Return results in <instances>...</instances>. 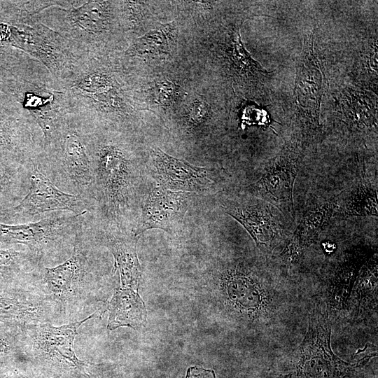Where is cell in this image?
<instances>
[{
	"mask_svg": "<svg viewBox=\"0 0 378 378\" xmlns=\"http://www.w3.org/2000/svg\"><path fill=\"white\" fill-rule=\"evenodd\" d=\"M328 311L315 305L309 315L307 332L295 352L296 378H345L353 365L336 356L330 346Z\"/></svg>",
	"mask_w": 378,
	"mask_h": 378,
	"instance_id": "cell-7",
	"label": "cell"
},
{
	"mask_svg": "<svg viewBox=\"0 0 378 378\" xmlns=\"http://www.w3.org/2000/svg\"><path fill=\"white\" fill-rule=\"evenodd\" d=\"M247 202H230L223 211L239 222L265 255H270L281 242L286 232L282 215L271 204L255 198Z\"/></svg>",
	"mask_w": 378,
	"mask_h": 378,
	"instance_id": "cell-13",
	"label": "cell"
},
{
	"mask_svg": "<svg viewBox=\"0 0 378 378\" xmlns=\"http://www.w3.org/2000/svg\"><path fill=\"white\" fill-rule=\"evenodd\" d=\"M192 194L171 191L159 186L153 188L144 203L133 233L134 237L139 239L144 232L151 229L162 230L171 234L180 233Z\"/></svg>",
	"mask_w": 378,
	"mask_h": 378,
	"instance_id": "cell-14",
	"label": "cell"
},
{
	"mask_svg": "<svg viewBox=\"0 0 378 378\" xmlns=\"http://www.w3.org/2000/svg\"><path fill=\"white\" fill-rule=\"evenodd\" d=\"M377 190L362 183L351 192L337 211L346 216H377Z\"/></svg>",
	"mask_w": 378,
	"mask_h": 378,
	"instance_id": "cell-24",
	"label": "cell"
},
{
	"mask_svg": "<svg viewBox=\"0 0 378 378\" xmlns=\"http://www.w3.org/2000/svg\"><path fill=\"white\" fill-rule=\"evenodd\" d=\"M222 285L231 305L252 320L274 318L280 306V293L272 282L257 271L241 265L227 267Z\"/></svg>",
	"mask_w": 378,
	"mask_h": 378,
	"instance_id": "cell-8",
	"label": "cell"
},
{
	"mask_svg": "<svg viewBox=\"0 0 378 378\" xmlns=\"http://www.w3.org/2000/svg\"><path fill=\"white\" fill-rule=\"evenodd\" d=\"M4 378H26L20 375H10Z\"/></svg>",
	"mask_w": 378,
	"mask_h": 378,
	"instance_id": "cell-34",
	"label": "cell"
},
{
	"mask_svg": "<svg viewBox=\"0 0 378 378\" xmlns=\"http://www.w3.org/2000/svg\"><path fill=\"white\" fill-rule=\"evenodd\" d=\"M314 34L304 36L298 62L294 88L298 112L312 130L320 127V107L325 89L321 64L314 52Z\"/></svg>",
	"mask_w": 378,
	"mask_h": 378,
	"instance_id": "cell-12",
	"label": "cell"
},
{
	"mask_svg": "<svg viewBox=\"0 0 378 378\" xmlns=\"http://www.w3.org/2000/svg\"><path fill=\"white\" fill-rule=\"evenodd\" d=\"M24 258V254L13 249H0V274L11 275L18 273Z\"/></svg>",
	"mask_w": 378,
	"mask_h": 378,
	"instance_id": "cell-29",
	"label": "cell"
},
{
	"mask_svg": "<svg viewBox=\"0 0 378 378\" xmlns=\"http://www.w3.org/2000/svg\"><path fill=\"white\" fill-rule=\"evenodd\" d=\"M349 102V109L345 110L346 118L349 120L352 125L358 128L370 127L374 125V112L370 110L369 104H365L367 102L362 99L363 96L353 95Z\"/></svg>",
	"mask_w": 378,
	"mask_h": 378,
	"instance_id": "cell-26",
	"label": "cell"
},
{
	"mask_svg": "<svg viewBox=\"0 0 378 378\" xmlns=\"http://www.w3.org/2000/svg\"><path fill=\"white\" fill-rule=\"evenodd\" d=\"M39 158L30 168L27 192L13 207V215L31 217L59 211L84 216L88 211L87 200L57 187L44 172Z\"/></svg>",
	"mask_w": 378,
	"mask_h": 378,
	"instance_id": "cell-11",
	"label": "cell"
},
{
	"mask_svg": "<svg viewBox=\"0 0 378 378\" xmlns=\"http://www.w3.org/2000/svg\"><path fill=\"white\" fill-rule=\"evenodd\" d=\"M15 69L11 90L18 104L41 130L44 148L73 115L66 89L43 64L26 53Z\"/></svg>",
	"mask_w": 378,
	"mask_h": 378,
	"instance_id": "cell-4",
	"label": "cell"
},
{
	"mask_svg": "<svg viewBox=\"0 0 378 378\" xmlns=\"http://www.w3.org/2000/svg\"><path fill=\"white\" fill-rule=\"evenodd\" d=\"M62 81L73 115L85 127L104 130L132 117L123 83L105 55H88Z\"/></svg>",
	"mask_w": 378,
	"mask_h": 378,
	"instance_id": "cell-1",
	"label": "cell"
},
{
	"mask_svg": "<svg viewBox=\"0 0 378 378\" xmlns=\"http://www.w3.org/2000/svg\"><path fill=\"white\" fill-rule=\"evenodd\" d=\"M360 260L361 258L351 255V257L346 258L336 269L333 276L332 286L335 290H342V300L348 298L351 291L349 288L354 284L356 274L359 272L360 267L363 265Z\"/></svg>",
	"mask_w": 378,
	"mask_h": 378,
	"instance_id": "cell-25",
	"label": "cell"
},
{
	"mask_svg": "<svg viewBox=\"0 0 378 378\" xmlns=\"http://www.w3.org/2000/svg\"><path fill=\"white\" fill-rule=\"evenodd\" d=\"M8 342L4 339L0 338V357L8 354L10 351Z\"/></svg>",
	"mask_w": 378,
	"mask_h": 378,
	"instance_id": "cell-33",
	"label": "cell"
},
{
	"mask_svg": "<svg viewBox=\"0 0 378 378\" xmlns=\"http://www.w3.org/2000/svg\"><path fill=\"white\" fill-rule=\"evenodd\" d=\"M82 215L69 211L54 213L38 221L10 225L0 223V243L27 246L31 254L42 257L81 230Z\"/></svg>",
	"mask_w": 378,
	"mask_h": 378,
	"instance_id": "cell-9",
	"label": "cell"
},
{
	"mask_svg": "<svg viewBox=\"0 0 378 378\" xmlns=\"http://www.w3.org/2000/svg\"><path fill=\"white\" fill-rule=\"evenodd\" d=\"M227 56L239 73L253 79L264 78L269 72L255 60L245 49L240 36V29L233 27L229 34L227 40Z\"/></svg>",
	"mask_w": 378,
	"mask_h": 378,
	"instance_id": "cell-23",
	"label": "cell"
},
{
	"mask_svg": "<svg viewBox=\"0 0 378 378\" xmlns=\"http://www.w3.org/2000/svg\"><path fill=\"white\" fill-rule=\"evenodd\" d=\"M209 115V105L202 100L196 99L187 110L186 124L188 128L195 130L206 122Z\"/></svg>",
	"mask_w": 378,
	"mask_h": 378,
	"instance_id": "cell-28",
	"label": "cell"
},
{
	"mask_svg": "<svg viewBox=\"0 0 378 378\" xmlns=\"http://www.w3.org/2000/svg\"><path fill=\"white\" fill-rule=\"evenodd\" d=\"M186 378H216L211 370H204L197 367L188 368Z\"/></svg>",
	"mask_w": 378,
	"mask_h": 378,
	"instance_id": "cell-31",
	"label": "cell"
},
{
	"mask_svg": "<svg viewBox=\"0 0 378 378\" xmlns=\"http://www.w3.org/2000/svg\"><path fill=\"white\" fill-rule=\"evenodd\" d=\"M108 309L109 330L125 326L136 329L146 321L144 302L137 292L131 288L121 287L115 290Z\"/></svg>",
	"mask_w": 378,
	"mask_h": 378,
	"instance_id": "cell-21",
	"label": "cell"
},
{
	"mask_svg": "<svg viewBox=\"0 0 378 378\" xmlns=\"http://www.w3.org/2000/svg\"><path fill=\"white\" fill-rule=\"evenodd\" d=\"M339 195L309 208L280 254L285 265L296 264L335 214Z\"/></svg>",
	"mask_w": 378,
	"mask_h": 378,
	"instance_id": "cell-18",
	"label": "cell"
},
{
	"mask_svg": "<svg viewBox=\"0 0 378 378\" xmlns=\"http://www.w3.org/2000/svg\"><path fill=\"white\" fill-rule=\"evenodd\" d=\"M15 176V169L0 159V198L14 185Z\"/></svg>",
	"mask_w": 378,
	"mask_h": 378,
	"instance_id": "cell-30",
	"label": "cell"
},
{
	"mask_svg": "<svg viewBox=\"0 0 378 378\" xmlns=\"http://www.w3.org/2000/svg\"><path fill=\"white\" fill-rule=\"evenodd\" d=\"M94 192L110 218L118 223L130 207L139 173L129 146L101 129L83 127Z\"/></svg>",
	"mask_w": 378,
	"mask_h": 378,
	"instance_id": "cell-2",
	"label": "cell"
},
{
	"mask_svg": "<svg viewBox=\"0 0 378 378\" xmlns=\"http://www.w3.org/2000/svg\"><path fill=\"white\" fill-rule=\"evenodd\" d=\"M178 94L179 87L177 84L164 80L155 83L150 89L149 97L155 104L166 107L176 99Z\"/></svg>",
	"mask_w": 378,
	"mask_h": 378,
	"instance_id": "cell-27",
	"label": "cell"
},
{
	"mask_svg": "<svg viewBox=\"0 0 378 378\" xmlns=\"http://www.w3.org/2000/svg\"><path fill=\"white\" fill-rule=\"evenodd\" d=\"M176 31L173 22L162 24L134 38L122 56L127 61L148 55H169L175 45Z\"/></svg>",
	"mask_w": 378,
	"mask_h": 378,
	"instance_id": "cell-22",
	"label": "cell"
},
{
	"mask_svg": "<svg viewBox=\"0 0 378 378\" xmlns=\"http://www.w3.org/2000/svg\"><path fill=\"white\" fill-rule=\"evenodd\" d=\"M48 305L44 299L30 293H0V321L20 325L46 323Z\"/></svg>",
	"mask_w": 378,
	"mask_h": 378,
	"instance_id": "cell-20",
	"label": "cell"
},
{
	"mask_svg": "<svg viewBox=\"0 0 378 378\" xmlns=\"http://www.w3.org/2000/svg\"><path fill=\"white\" fill-rule=\"evenodd\" d=\"M122 5V2L112 1H63L36 15L80 51L104 56L120 31Z\"/></svg>",
	"mask_w": 378,
	"mask_h": 378,
	"instance_id": "cell-3",
	"label": "cell"
},
{
	"mask_svg": "<svg viewBox=\"0 0 378 378\" xmlns=\"http://www.w3.org/2000/svg\"><path fill=\"white\" fill-rule=\"evenodd\" d=\"M15 19L18 23L9 31L13 43L20 50L39 61L60 80L88 55L43 24L36 15L26 13Z\"/></svg>",
	"mask_w": 378,
	"mask_h": 378,
	"instance_id": "cell-5",
	"label": "cell"
},
{
	"mask_svg": "<svg viewBox=\"0 0 378 378\" xmlns=\"http://www.w3.org/2000/svg\"><path fill=\"white\" fill-rule=\"evenodd\" d=\"M40 158L43 168L56 172L65 186L76 195L86 200V195L93 192V175L84 132L74 115L43 148Z\"/></svg>",
	"mask_w": 378,
	"mask_h": 378,
	"instance_id": "cell-6",
	"label": "cell"
},
{
	"mask_svg": "<svg viewBox=\"0 0 378 378\" xmlns=\"http://www.w3.org/2000/svg\"><path fill=\"white\" fill-rule=\"evenodd\" d=\"M322 247L326 253H331L336 249V244L332 241L327 240L322 243Z\"/></svg>",
	"mask_w": 378,
	"mask_h": 378,
	"instance_id": "cell-32",
	"label": "cell"
},
{
	"mask_svg": "<svg viewBox=\"0 0 378 378\" xmlns=\"http://www.w3.org/2000/svg\"><path fill=\"white\" fill-rule=\"evenodd\" d=\"M299 157L288 146L270 160L260 178L246 187L255 198L276 208L284 216L295 218L293 190Z\"/></svg>",
	"mask_w": 378,
	"mask_h": 378,
	"instance_id": "cell-10",
	"label": "cell"
},
{
	"mask_svg": "<svg viewBox=\"0 0 378 378\" xmlns=\"http://www.w3.org/2000/svg\"><path fill=\"white\" fill-rule=\"evenodd\" d=\"M79 232L71 257L55 267H41L39 272L42 290L53 300L64 301L76 295L88 276V260L78 246Z\"/></svg>",
	"mask_w": 378,
	"mask_h": 378,
	"instance_id": "cell-17",
	"label": "cell"
},
{
	"mask_svg": "<svg viewBox=\"0 0 378 378\" xmlns=\"http://www.w3.org/2000/svg\"><path fill=\"white\" fill-rule=\"evenodd\" d=\"M106 243L112 253L115 268L120 276L122 288L136 290L141 275L137 257L136 244L139 238L122 233L106 232Z\"/></svg>",
	"mask_w": 378,
	"mask_h": 378,
	"instance_id": "cell-19",
	"label": "cell"
},
{
	"mask_svg": "<svg viewBox=\"0 0 378 378\" xmlns=\"http://www.w3.org/2000/svg\"><path fill=\"white\" fill-rule=\"evenodd\" d=\"M150 172L159 187L174 192H203L213 183L207 168L172 157L159 148L151 150Z\"/></svg>",
	"mask_w": 378,
	"mask_h": 378,
	"instance_id": "cell-16",
	"label": "cell"
},
{
	"mask_svg": "<svg viewBox=\"0 0 378 378\" xmlns=\"http://www.w3.org/2000/svg\"><path fill=\"white\" fill-rule=\"evenodd\" d=\"M96 312L85 319L60 326L48 323L30 325L33 346L46 361L65 369L84 371L87 365L80 360L74 350V339L78 328L92 318Z\"/></svg>",
	"mask_w": 378,
	"mask_h": 378,
	"instance_id": "cell-15",
	"label": "cell"
}]
</instances>
